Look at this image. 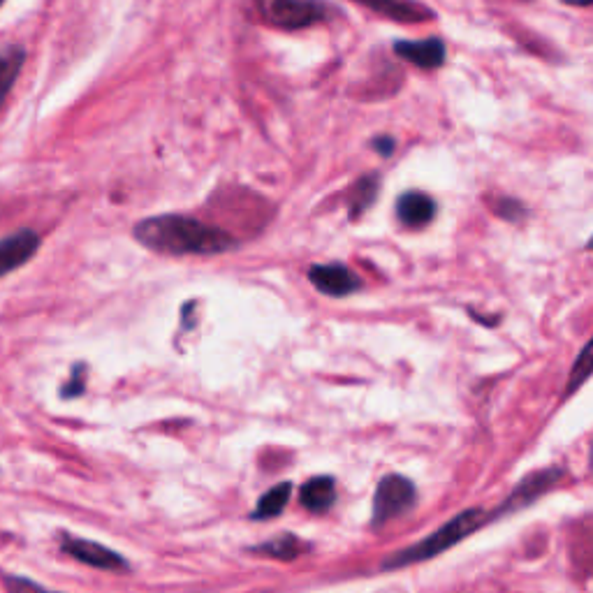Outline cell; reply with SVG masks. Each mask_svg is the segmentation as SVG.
Returning a JSON list of instances; mask_svg holds the SVG:
<instances>
[{
    "instance_id": "obj_1",
    "label": "cell",
    "mask_w": 593,
    "mask_h": 593,
    "mask_svg": "<svg viewBox=\"0 0 593 593\" xmlns=\"http://www.w3.org/2000/svg\"><path fill=\"white\" fill-rule=\"evenodd\" d=\"M139 244L165 255H216L237 246V239L197 218L165 214L135 225Z\"/></svg>"
},
{
    "instance_id": "obj_2",
    "label": "cell",
    "mask_w": 593,
    "mask_h": 593,
    "mask_svg": "<svg viewBox=\"0 0 593 593\" xmlns=\"http://www.w3.org/2000/svg\"><path fill=\"white\" fill-rule=\"evenodd\" d=\"M489 519H494V517L482 508H471V510L459 512V515L452 517L448 524H443L441 529H436L434 533H429L427 538H422L420 543H415L411 547L401 549V552H397V554H392L390 559L383 563V568L394 570V568L413 566V563L434 559V556L448 552V549L459 545L461 540H466L468 536H471V533L482 529Z\"/></svg>"
},
{
    "instance_id": "obj_3",
    "label": "cell",
    "mask_w": 593,
    "mask_h": 593,
    "mask_svg": "<svg viewBox=\"0 0 593 593\" xmlns=\"http://www.w3.org/2000/svg\"><path fill=\"white\" fill-rule=\"evenodd\" d=\"M255 10L265 24L283 31L313 26L327 17V5L320 0H255Z\"/></svg>"
},
{
    "instance_id": "obj_4",
    "label": "cell",
    "mask_w": 593,
    "mask_h": 593,
    "mask_svg": "<svg viewBox=\"0 0 593 593\" xmlns=\"http://www.w3.org/2000/svg\"><path fill=\"white\" fill-rule=\"evenodd\" d=\"M417 501V489L415 485L404 475H385L383 480L378 482L376 499H373V515L371 522L373 526H383L392 519H397L408 512Z\"/></svg>"
},
{
    "instance_id": "obj_5",
    "label": "cell",
    "mask_w": 593,
    "mask_h": 593,
    "mask_svg": "<svg viewBox=\"0 0 593 593\" xmlns=\"http://www.w3.org/2000/svg\"><path fill=\"white\" fill-rule=\"evenodd\" d=\"M61 549L72 559H77L79 563H86L91 568H100V570H128V563L121 554L112 552V549L93 543V540H84V538H75V536H63L61 538Z\"/></svg>"
},
{
    "instance_id": "obj_6",
    "label": "cell",
    "mask_w": 593,
    "mask_h": 593,
    "mask_svg": "<svg viewBox=\"0 0 593 593\" xmlns=\"http://www.w3.org/2000/svg\"><path fill=\"white\" fill-rule=\"evenodd\" d=\"M559 478H561L559 468H545V471H536V473L526 475V478L515 487V492L505 499V503L494 512L492 517H499V515H505V512H515V510L526 508V505L538 501V496L549 492V489L556 485V480Z\"/></svg>"
},
{
    "instance_id": "obj_7",
    "label": "cell",
    "mask_w": 593,
    "mask_h": 593,
    "mask_svg": "<svg viewBox=\"0 0 593 593\" xmlns=\"http://www.w3.org/2000/svg\"><path fill=\"white\" fill-rule=\"evenodd\" d=\"M309 281L316 285L322 295H329V297H346L360 290V278L343 265L311 267Z\"/></svg>"
},
{
    "instance_id": "obj_8",
    "label": "cell",
    "mask_w": 593,
    "mask_h": 593,
    "mask_svg": "<svg viewBox=\"0 0 593 593\" xmlns=\"http://www.w3.org/2000/svg\"><path fill=\"white\" fill-rule=\"evenodd\" d=\"M38 246L40 237L33 230H21L0 241V276L14 272V269L31 260Z\"/></svg>"
},
{
    "instance_id": "obj_9",
    "label": "cell",
    "mask_w": 593,
    "mask_h": 593,
    "mask_svg": "<svg viewBox=\"0 0 593 593\" xmlns=\"http://www.w3.org/2000/svg\"><path fill=\"white\" fill-rule=\"evenodd\" d=\"M357 5L369 7L371 12L387 17L401 24H420V21L434 19V12L415 0H355Z\"/></svg>"
},
{
    "instance_id": "obj_10",
    "label": "cell",
    "mask_w": 593,
    "mask_h": 593,
    "mask_svg": "<svg viewBox=\"0 0 593 593\" xmlns=\"http://www.w3.org/2000/svg\"><path fill=\"white\" fill-rule=\"evenodd\" d=\"M397 56L404 58V61L417 65L422 70H436L441 68L445 61V45L438 38L429 40H411V42H397L394 45Z\"/></svg>"
},
{
    "instance_id": "obj_11",
    "label": "cell",
    "mask_w": 593,
    "mask_h": 593,
    "mask_svg": "<svg viewBox=\"0 0 593 593\" xmlns=\"http://www.w3.org/2000/svg\"><path fill=\"white\" fill-rule=\"evenodd\" d=\"M397 214L399 221L408 225V228H424V225L434 221L436 216V202L431 200L427 193H420V190H408L399 197L397 202Z\"/></svg>"
},
{
    "instance_id": "obj_12",
    "label": "cell",
    "mask_w": 593,
    "mask_h": 593,
    "mask_svg": "<svg viewBox=\"0 0 593 593\" xmlns=\"http://www.w3.org/2000/svg\"><path fill=\"white\" fill-rule=\"evenodd\" d=\"M299 501L309 512H316L322 515L332 508L336 501V482L329 475H318V478H311L306 485L299 489Z\"/></svg>"
},
{
    "instance_id": "obj_13",
    "label": "cell",
    "mask_w": 593,
    "mask_h": 593,
    "mask_svg": "<svg viewBox=\"0 0 593 593\" xmlns=\"http://www.w3.org/2000/svg\"><path fill=\"white\" fill-rule=\"evenodd\" d=\"M253 552L272 556V559H281V561H295L306 552H311V545L304 543L299 536H292V533H281V536L272 538L269 543L253 547Z\"/></svg>"
},
{
    "instance_id": "obj_14",
    "label": "cell",
    "mask_w": 593,
    "mask_h": 593,
    "mask_svg": "<svg viewBox=\"0 0 593 593\" xmlns=\"http://www.w3.org/2000/svg\"><path fill=\"white\" fill-rule=\"evenodd\" d=\"M24 49L21 47H0V107L12 91L14 79H17L21 65H24Z\"/></svg>"
},
{
    "instance_id": "obj_15",
    "label": "cell",
    "mask_w": 593,
    "mask_h": 593,
    "mask_svg": "<svg viewBox=\"0 0 593 593\" xmlns=\"http://www.w3.org/2000/svg\"><path fill=\"white\" fill-rule=\"evenodd\" d=\"M290 494H292L290 482H278L276 487H272L267 494L260 496L258 505H255V510L251 512V519H272L276 515H281L285 505L290 501Z\"/></svg>"
},
{
    "instance_id": "obj_16",
    "label": "cell",
    "mask_w": 593,
    "mask_h": 593,
    "mask_svg": "<svg viewBox=\"0 0 593 593\" xmlns=\"http://www.w3.org/2000/svg\"><path fill=\"white\" fill-rule=\"evenodd\" d=\"M378 186H380V181H378L376 174H369V177H364L362 181L355 183L353 204H350V216L357 218L366 207H369L373 200H376Z\"/></svg>"
},
{
    "instance_id": "obj_17",
    "label": "cell",
    "mask_w": 593,
    "mask_h": 593,
    "mask_svg": "<svg viewBox=\"0 0 593 593\" xmlns=\"http://www.w3.org/2000/svg\"><path fill=\"white\" fill-rule=\"evenodd\" d=\"M589 376H591V346H584V350L580 353V360H577V364L573 366V373H570L566 394H573Z\"/></svg>"
},
{
    "instance_id": "obj_18",
    "label": "cell",
    "mask_w": 593,
    "mask_h": 593,
    "mask_svg": "<svg viewBox=\"0 0 593 593\" xmlns=\"http://www.w3.org/2000/svg\"><path fill=\"white\" fill-rule=\"evenodd\" d=\"M5 584H7V589H10V593H58V591H49L45 587H40V584L26 580V577H17V575H7Z\"/></svg>"
},
{
    "instance_id": "obj_19",
    "label": "cell",
    "mask_w": 593,
    "mask_h": 593,
    "mask_svg": "<svg viewBox=\"0 0 593 593\" xmlns=\"http://www.w3.org/2000/svg\"><path fill=\"white\" fill-rule=\"evenodd\" d=\"M84 378H86V366L84 364H77L75 369H72V376L68 383L63 385V397L65 399H72V397H79V394L84 392Z\"/></svg>"
},
{
    "instance_id": "obj_20",
    "label": "cell",
    "mask_w": 593,
    "mask_h": 593,
    "mask_svg": "<svg viewBox=\"0 0 593 593\" xmlns=\"http://www.w3.org/2000/svg\"><path fill=\"white\" fill-rule=\"evenodd\" d=\"M522 204L515 202V200H508V197H501V202L496 204V214L501 218H508V221H517L519 216H522Z\"/></svg>"
},
{
    "instance_id": "obj_21",
    "label": "cell",
    "mask_w": 593,
    "mask_h": 593,
    "mask_svg": "<svg viewBox=\"0 0 593 593\" xmlns=\"http://www.w3.org/2000/svg\"><path fill=\"white\" fill-rule=\"evenodd\" d=\"M373 146H376V149L383 153V156H390V153L394 151V142H392V137H378L376 142H373Z\"/></svg>"
},
{
    "instance_id": "obj_22",
    "label": "cell",
    "mask_w": 593,
    "mask_h": 593,
    "mask_svg": "<svg viewBox=\"0 0 593 593\" xmlns=\"http://www.w3.org/2000/svg\"><path fill=\"white\" fill-rule=\"evenodd\" d=\"M0 3H3V0H0Z\"/></svg>"
}]
</instances>
